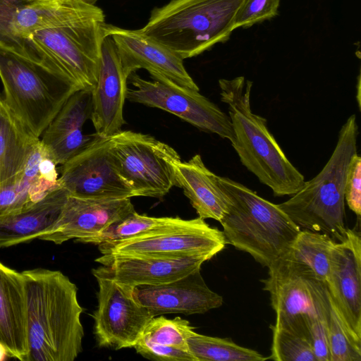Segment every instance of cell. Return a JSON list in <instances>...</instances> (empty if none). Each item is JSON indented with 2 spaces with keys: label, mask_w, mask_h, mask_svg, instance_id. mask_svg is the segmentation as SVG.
<instances>
[{
  "label": "cell",
  "mask_w": 361,
  "mask_h": 361,
  "mask_svg": "<svg viewBox=\"0 0 361 361\" xmlns=\"http://www.w3.org/2000/svg\"><path fill=\"white\" fill-rule=\"evenodd\" d=\"M133 211L130 198L97 200L68 195L55 222L38 239L56 245L72 239L86 243Z\"/></svg>",
  "instance_id": "13"
},
{
  "label": "cell",
  "mask_w": 361,
  "mask_h": 361,
  "mask_svg": "<svg viewBox=\"0 0 361 361\" xmlns=\"http://www.w3.org/2000/svg\"><path fill=\"white\" fill-rule=\"evenodd\" d=\"M142 357L159 361H196L189 352L173 347L162 346L138 340L133 347Z\"/></svg>",
  "instance_id": "36"
},
{
  "label": "cell",
  "mask_w": 361,
  "mask_h": 361,
  "mask_svg": "<svg viewBox=\"0 0 361 361\" xmlns=\"http://www.w3.org/2000/svg\"><path fill=\"white\" fill-rule=\"evenodd\" d=\"M177 186L183 190L199 217L220 221L227 212L228 200L220 187L217 175L204 164L200 154L176 168Z\"/></svg>",
  "instance_id": "26"
},
{
  "label": "cell",
  "mask_w": 361,
  "mask_h": 361,
  "mask_svg": "<svg viewBox=\"0 0 361 361\" xmlns=\"http://www.w3.org/2000/svg\"><path fill=\"white\" fill-rule=\"evenodd\" d=\"M104 32L114 39L122 68L128 78L135 71L144 68L150 75H161L180 86L200 90L186 71L184 59L169 47L144 35L140 29L128 30L105 23Z\"/></svg>",
  "instance_id": "14"
},
{
  "label": "cell",
  "mask_w": 361,
  "mask_h": 361,
  "mask_svg": "<svg viewBox=\"0 0 361 361\" xmlns=\"http://www.w3.org/2000/svg\"><path fill=\"white\" fill-rule=\"evenodd\" d=\"M137 300L154 317L169 313L203 314L221 306L223 298L206 284L200 269L173 281L134 288Z\"/></svg>",
  "instance_id": "18"
},
{
  "label": "cell",
  "mask_w": 361,
  "mask_h": 361,
  "mask_svg": "<svg viewBox=\"0 0 361 361\" xmlns=\"http://www.w3.org/2000/svg\"><path fill=\"white\" fill-rule=\"evenodd\" d=\"M221 100L228 105L231 145L242 164L275 196H292L305 185L304 176L290 163L269 131L267 121L251 109L252 82L244 76L220 79Z\"/></svg>",
  "instance_id": "2"
},
{
  "label": "cell",
  "mask_w": 361,
  "mask_h": 361,
  "mask_svg": "<svg viewBox=\"0 0 361 361\" xmlns=\"http://www.w3.org/2000/svg\"><path fill=\"white\" fill-rule=\"evenodd\" d=\"M269 359L276 361H317L307 336L290 328L273 324Z\"/></svg>",
  "instance_id": "32"
},
{
  "label": "cell",
  "mask_w": 361,
  "mask_h": 361,
  "mask_svg": "<svg viewBox=\"0 0 361 361\" xmlns=\"http://www.w3.org/2000/svg\"><path fill=\"white\" fill-rule=\"evenodd\" d=\"M0 78L4 102L39 138L68 99L80 90L37 56L1 43Z\"/></svg>",
  "instance_id": "6"
},
{
  "label": "cell",
  "mask_w": 361,
  "mask_h": 361,
  "mask_svg": "<svg viewBox=\"0 0 361 361\" xmlns=\"http://www.w3.org/2000/svg\"><path fill=\"white\" fill-rule=\"evenodd\" d=\"M243 1L170 0L154 7L140 30L183 59L191 58L228 40Z\"/></svg>",
  "instance_id": "5"
},
{
  "label": "cell",
  "mask_w": 361,
  "mask_h": 361,
  "mask_svg": "<svg viewBox=\"0 0 361 361\" xmlns=\"http://www.w3.org/2000/svg\"><path fill=\"white\" fill-rule=\"evenodd\" d=\"M27 302V361H73L82 350L78 288L60 271L21 272Z\"/></svg>",
  "instance_id": "1"
},
{
  "label": "cell",
  "mask_w": 361,
  "mask_h": 361,
  "mask_svg": "<svg viewBox=\"0 0 361 361\" xmlns=\"http://www.w3.org/2000/svg\"><path fill=\"white\" fill-rule=\"evenodd\" d=\"M110 151L135 196L161 198L177 186L178 152L154 137L121 130L110 137Z\"/></svg>",
  "instance_id": "8"
},
{
  "label": "cell",
  "mask_w": 361,
  "mask_h": 361,
  "mask_svg": "<svg viewBox=\"0 0 361 361\" xmlns=\"http://www.w3.org/2000/svg\"><path fill=\"white\" fill-rule=\"evenodd\" d=\"M332 302L350 329L361 338V237L348 228L334 245L326 281Z\"/></svg>",
  "instance_id": "16"
},
{
  "label": "cell",
  "mask_w": 361,
  "mask_h": 361,
  "mask_svg": "<svg viewBox=\"0 0 361 361\" xmlns=\"http://www.w3.org/2000/svg\"><path fill=\"white\" fill-rule=\"evenodd\" d=\"M7 356L8 355L4 348L0 345V360H4Z\"/></svg>",
  "instance_id": "37"
},
{
  "label": "cell",
  "mask_w": 361,
  "mask_h": 361,
  "mask_svg": "<svg viewBox=\"0 0 361 361\" xmlns=\"http://www.w3.org/2000/svg\"><path fill=\"white\" fill-rule=\"evenodd\" d=\"M207 257H169L145 255H102L95 262L114 280L132 288L156 286L180 279L209 260Z\"/></svg>",
  "instance_id": "19"
},
{
  "label": "cell",
  "mask_w": 361,
  "mask_h": 361,
  "mask_svg": "<svg viewBox=\"0 0 361 361\" xmlns=\"http://www.w3.org/2000/svg\"><path fill=\"white\" fill-rule=\"evenodd\" d=\"M152 80L142 78L135 72L128 81L126 99L169 112L200 130L218 135L230 142L233 139L231 119L200 90L180 86L165 77L150 75Z\"/></svg>",
  "instance_id": "9"
},
{
  "label": "cell",
  "mask_w": 361,
  "mask_h": 361,
  "mask_svg": "<svg viewBox=\"0 0 361 361\" xmlns=\"http://www.w3.org/2000/svg\"><path fill=\"white\" fill-rule=\"evenodd\" d=\"M98 283L94 312V335L99 347L132 348L154 316L134 295V288L119 283L99 267L92 269Z\"/></svg>",
  "instance_id": "10"
},
{
  "label": "cell",
  "mask_w": 361,
  "mask_h": 361,
  "mask_svg": "<svg viewBox=\"0 0 361 361\" xmlns=\"http://www.w3.org/2000/svg\"><path fill=\"white\" fill-rule=\"evenodd\" d=\"M223 231L197 217L132 238L99 244L102 255H145L169 257L204 256L209 259L226 245Z\"/></svg>",
  "instance_id": "11"
},
{
  "label": "cell",
  "mask_w": 361,
  "mask_h": 361,
  "mask_svg": "<svg viewBox=\"0 0 361 361\" xmlns=\"http://www.w3.org/2000/svg\"><path fill=\"white\" fill-rule=\"evenodd\" d=\"M328 318H314L307 322L308 341L317 361H331Z\"/></svg>",
  "instance_id": "34"
},
{
  "label": "cell",
  "mask_w": 361,
  "mask_h": 361,
  "mask_svg": "<svg viewBox=\"0 0 361 361\" xmlns=\"http://www.w3.org/2000/svg\"><path fill=\"white\" fill-rule=\"evenodd\" d=\"M92 109V90H77L42 133L41 143L57 166L66 163L98 136L82 132L83 125L91 118Z\"/></svg>",
  "instance_id": "21"
},
{
  "label": "cell",
  "mask_w": 361,
  "mask_h": 361,
  "mask_svg": "<svg viewBox=\"0 0 361 361\" xmlns=\"http://www.w3.org/2000/svg\"><path fill=\"white\" fill-rule=\"evenodd\" d=\"M59 177L69 195L97 200L135 197L110 151V137L97 136L63 164Z\"/></svg>",
  "instance_id": "12"
},
{
  "label": "cell",
  "mask_w": 361,
  "mask_h": 361,
  "mask_svg": "<svg viewBox=\"0 0 361 361\" xmlns=\"http://www.w3.org/2000/svg\"><path fill=\"white\" fill-rule=\"evenodd\" d=\"M176 217H152L133 211L121 220L114 223L98 236L86 243L99 245L132 238L180 222Z\"/></svg>",
  "instance_id": "29"
},
{
  "label": "cell",
  "mask_w": 361,
  "mask_h": 361,
  "mask_svg": "<svg viewBox=\"0 0 361 361\" xmlns=\"http://www.w3.org/2000/svg\"><path fill=\"white\" fill-rule=\"evenodd\" d=\"M85 1L90 4H95V3L97 1V0H85Z\"/></svg>",
  "instance_id": "38"
},
{
  "label": "cell",
  "mask_w": 361,
  "mask_h": 361,
  "mask_svg": "<svg viewBox=\"0 0 361 361\" xmlns=\"http://www.w3.org/2000/svg\"><path fill=\"white\" fill-rule=\"evenodd\" d=\"M56 166L40 141L24 171L9 184L0 186V215L25 209L62 187Z\"/></svg>",
  "instance_id": "24"
},
{
  "label": "cell",
  "mask_w": 361,
  "mask_h": 361,
  "mask_svg": "<svg viewBox=\"0 0 361 361\" xmlns=\"http://www.w3.org/2000/svg\"><path fill=\"white\" fill-rule=\"evenodd\" d=\"M357 135L353 114L342 126L336 147L320 172L278 204L301 230L326 234L335 242L345 238V185L350 162L357 153Z\"/></svg>",
  "instance_id": "3"
},
{
  "label": "cell",
  "mask_w": 361,
  "mask_h": 361,
  "mask_svg": "<svg viewBox=\"0 0 361 361\" xmlns=\"http://www.w3.org/2000/svg\"><path fill=\"white\" fill-rule=\"evenodd\" d=\"M190 353L196 361H264L255 350L240 346L229 338L212 337L190 332L187 338Z\"/></svg>",
  "instance_id": "28"
},
{
  "label": "cell",
  "mask_w": 361,
  "mask_h": 361,
  "mask_svg": "<svg viewBox=\"0 0 361 361\" xmlns=\"http://www.w3.org/2000/svg\"><path fill=\"white\" fill-rule=\"evenodd\" d=\"M40 144L0 98V186L13 181Z\"/></svg>",
  "instance_id": "27"
},
{
  "label": "cell",
  "mask_w": 361,
  "mask_h": 361,
  "mask_svg": "<svg viewBox=\"0 0 361 361\" xmlns=\"http://www.w3.org/2000/svg\"><path fill=\"white\" fill-rule=\"evenodd\" d=\"M228 206L219 221L226 243L268 267L293 243L301 229L278 206L244 185L217 176Z\"/></svg>",
  "instance_id": "4"
},
{
  "label": "cell",
  "mask_w": 361,
  "mask_h": 361,
  "mask_svg": "<svg viewBox=\"0 0 361 361\" xmlns=\"http://www.w3.org/2000/svg\"><path fill=\"white\" fill-rule=\"evenodd\" d=\"M335 243L326 234L301 230L288 248L268 267V279L299 277L326 283Z\"/></svg>",
  "instance_id": "22"
},
{
  "label": "cell",
  "mask_w": 361,
  "mask_h": 361,
  "mask_svg": "<svg viewBox=\"0 0 361 361\" xmlns=\"http://www.w3.org/2000/svg\"><path fill=\"white\" fill-rule=\"evenodd\" d=\"M68 195L61 187L25 209L1 214L0 248L38 239L55 222Z\"/></svg>",
  "instance_id": "25"
},
{
  "label": "cell",
  "mask_w": 361,
  "mask_h": 361,
  "mask_svg": "<svg viewBox=\"0 0 361 361\" xmlns=\"http://www.w3.org/2000/svg\"><path fill=\"white\" fill-rule=\"evenodd\" d=\"M195 327L179 317L167 319L154 317L145 326L140 341L189 351L187 338ZM190 352V351H189Z\"/></svg>",
  "instance_id": "30"
},
{
  "label": "cell",
  "mask_w": 361,
  "mask_h": 361,
  "mask_svg": "<svg viewBox=\"0 0 361 361\" xmlns=\"http://www.w3.org/2000/svg\"><path fill=\"white\" fill-rule=\"evenodd\" d=\"M327 329L331 361H361V338L350 329L331 299Z\"/></svg>",
  "instance_id": "31"
},
{
  "label": "cell",
  "mask_w": 361,
  "mask_h": 361,
  "mask_svg": "<svg viewBox=\"0 0 361 361\" xmlns=\"http://www.w3.org/2000/svg\"><path fill=\"white\" fill-rule=\"evenodd\" d=\"M105 20L103 11L85 0H32L20 8L12 23L14 49L27 53V37L49 27Z\"/></svg>",
  "instance_id": "20"
},
{
  "label": "cell",
  "mask_w": 361,
  "mask_h": 361,
  "mask_svg": "<svg viewBox=\"0 0 361 361\" xmlns=\"http://www.w3.org/2000/svg\"><path fill=\"white\" fill-rule=\"evenodd\" d=\"M281 0H244L234 19L235 29L247 28L278 15Z\"/></svg>",
  "instance_id": "33"
},
{
  "label": "cell",
  "mask_w": 361,
  "mask_h": 361,
  "mask_svg": "<svg viewBox=\"0 0 361 361\" xmlns=\"http://www.w3.org/2000/svg\"><path fill=\"white\" fill-rule=\"evenodd\" d=\"M127 82L115 42L104 35L97 79L92 90L90 119L99 137H111L121 131Z\"/></svg>",
  "instance_id": "17"
},
{
  "label": "cell",
  "mask_w": 361,
  "mask_h": 361,
  "mask_svg": "<svg viewBox=\"0 0 361 361\" xmlns=\"http://www.w3.org/2000/svg\"><path fill=\"white\" fill-rule=\"evenodd\" d=\"M276 313L274 324L307 334V322L328 318L331 299L323 281L305 278L262 279Z\"/></svg>",
  "instance_id": "15"
},
{
  "label": "cell",
  "mask_w": 361,
  "mask_h": 361,
  "mask_svg": "<svg viewBox=\"0 0 361 361\" xmlns=\"http://www.w3.org/2000/svg\"><path fill=\"white\" fill-rule=\"evenodd\" d=\"M0 345L8 357L27 361V302L23 276L0 262Z\"/></svg>",
  "instance_id": "23"
},
{
  "label": "cell",
  "mask_w": 361,
  "mask_h": 361,
  "mask_svg": "<svg viewBox=\"0 0 361 361\" xmlns=\"http://www.w3.org/2000/svg\"><path fill=\"white\" fill-rule=\"evenodd\" d=\"M1 98V97H0Z\"/></svg>",
  "instance_id": "39"
},
{
  "label": "cell",
  "mask_w": 361,
  "mask_h": 361,
  "mask_svg": "<svg viewBox=\"0 0 361 361\" xmlns=\"http://www.w3.org/2000/svg\"><path fill=\"white\" fill-rule=\"evenodd\" d=\"M345 202L360 220L361 214V157L357 153L350 162L345 185Z\"/></svg>",
  "instance_id": "35"
},
{
  "label": "cell",
  "mask_w": 361,
  "mask_h": 361,
  "mask_svg": "<svg viewBox=\"0 0 361 361\" xmlns=\"http://www.w3.org/2000/svg\"><path fill=\"white\" fill-rule=\"evenodd\" d=\"M105 20L42 29L27 37L30 51L80 90H92L99 71Z\"/></svg>",
  "instance_id": "7"
}]
</instances>
